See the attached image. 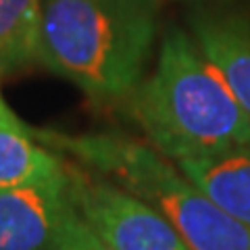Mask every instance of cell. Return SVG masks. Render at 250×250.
Returning <instances> with one entry per match:
<instances>
[{
  "mask_svg": "<svg viewBox=\"0 0 250 250\" xmlns=\"http://www.w3.org/2000/svg\"><path fill=\"white\" fill-rule=\"evenodd\" d=\"M65 159L69 202L113 250H192L159 210L103 173Z\"/></svg>",
  "mask_w": 250,
  "mask_h": 250,
  "instance_id": "cell-4",
  "label": "cell"
},
{
  "mask_svg": "<svg viewBox=\"0 0 250 250\" xmlns=\"http://www.w3.org/2000/svg\"><path fill=\"white\" fill-rule=\"evenodd\" d=\"M42 144L103 173L167 219L192 250H250V228L192 182L171 159L119 131L34 129Z\"/></svg>",
  "mask_w": 250,
  "mask_h": 250,
  "instance_id": "cell-3",
  "label": "cell"
},
{
  "mask_svg": "<svg viewBox=\"0 0 250 250\" xmlns=\"http://www.w3.org/2000/svg\"><path fill=\"white\" fill-rule=\"evenodd\" d=\"M54 250H113L106 246L96 233H94L88 225H85L80 215L69 205V210L62 221V228L59 231V240Z\"/></svg>",
  "mask_w": 250,
  "mask_h": 250,
  "instance_id": "cell-10",
  "label": "cell"
},
{
  "mask_svg": "<svg viewBox=\"0 0 250 250\" xmlns=\"http://www.w3.org/2000/svg\"><path fill=\"white\" fill-rule=\"evenodd\" d=\"M192 38L250 115V13L202 11L190 19Z\"/></svg>",
  "mask_w": 250,
  "mask_h": 250,
  "instance_id": "cell-6",
  "label": "cell"
},
{
  "mask_svg": "<svg viewBox=\"0 0 250 250\" xmlns=\"http://www.w3.org/2000/svg\"><path fill=\"white\" fill-rule=\"evenodd\" d=\"M69 205L65 169L34 184L0 188V250H54Z\"/></svg>",
  "mask_w": 250,
  "mask_h": 250,
  "instance_id": "cell-5",
  "label": "cell"
},
{
  "mask_svg": "<svg viewBox=\"0 0 250 250\" xmlns=\"http://www.w3.org/2000/svg\"><path fill=\"white\" fill-rule=\"evenodd\" d=\"M175 165L217 205L250 228V146L217 159L177 161Z\"/></svg>",
  "mask_w": 250,
  "mask_h": 250,
  "instance_id": "cell-8",
  "label": "cell"
},
{
  "mask_svg": "<svg viewBox=\"0 0 250 250\" xmlns=\"http://www.w3.org/2000/svg\"><path fill=\"white\" fill-rule=\"evenodd\" d=\"M42 0H0V75L38 61Z\"/></svg>",
  "mask_w": 250,
  "mask_h": 250,
  "instance_id": "cell-9",
  "label": "cell"
},
{
  "mask_svg": "<svg viewBox=\"0 0 250 250\" xmlns=\"http://www.w3.org/2000/svg\"><path fill=\"white\" fill-rule=\"evenodd\" d=\"M144 142L177 161L217 159L250 146V115L192 34L169 27L156 65L125 98Z\"/></svg>",
  "mask_w": 250,
  "mask_h": 250,
  "instance_id": "cell-1",
  "label": "cell"
},
{
  "mask_svg": "<svg viewBox=\"0 0 250 250\" xmlns=\"http://www.w3.org/2000/svg\"><path fill=\"white\" fill-rule=\"evenodd\" d=\"M62 156L42 144L0 98V188H17L59 175Z\"/></svg>",
  "mask_w": 250,
  "mask_h": 250,
  "instance_id": "cell-7",
  "label": "cell"
},
{
  "mask_svg": "<svg viewBox=\"0 0 250 250\" xmlns=\"http://www.w3.org/2000/svg\"><path fill=\"white\" fill-rule=\"evenodd\" d=\"M159 0H42L38 62L96 104H123L146 75Z\"/></svg>",
  "mask_w": 250,
  "mask_h": 250,
  "instance_id": "cell-2",
  "label": "cell"
},
{
  "mask_svg": "<svg viewBox=\"0 0 250 250\" xmlns=\"http://www.w3.org/2000/svg\"><path fill=\"white\" fill-rule=\"evenodd\" d=\"M0 98H2V96H0Z\"/></svg>",
  "mask_w": 250,
  "mask_h": 250,
  "instance_id": "cell-11",
  "label": "cell"
}]
</instances>
